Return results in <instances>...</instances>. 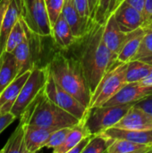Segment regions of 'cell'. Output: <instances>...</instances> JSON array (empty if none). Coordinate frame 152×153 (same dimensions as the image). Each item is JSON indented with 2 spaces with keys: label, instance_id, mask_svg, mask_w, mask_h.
Returning a JSON list of instances; mask_svg holds the SVG:
<instances>
[{
  "label": "cell",
  "instance_id": "obj_1",
  "mask_svg": "<svg viewBox=\"0 0 152 153\" xmlns=\"http://www.w3.org/2000/svg\"><path fill=\"white\" fill-rule=\"evenodd\" d=\"M104 23L92 20L89 30L78 40L81 41L77 60L89 85L91 95L102 77L116 62V56L105 45L103 34Z\"/></svg>",
  "mask_w": 152,
  "mask_h": 153
},
{
  "label": "cell",
  "instance_id": "obj_2",
  "mask_svg": "<svg viewBox=\"0 0 152 153\" xmlns=\"http://www.w3.org/2000/svg\"><path fill=\"white\" fill-rule=\"evenodd\" d=\"M47 65L55 82L89 108L91 92L78 60L57 52L53 55Z\"/></svg>",
  "mask_w": 152,
  "mask_h": 153
},
{
  "label": "cell",
  "instance_id": "obj_3",
  "mask_svg": "<svg viewBox=\"0 0 152 153\" xmlns=\"http://www.w3.org/2000/svg\"><path fill=\"white\" fill-rule=\"evenodd\" d=\"M20 120L23 121L26 125L51 130L73 127L80 122V119L76 117L50 100L44 90L27 108Z\"/></svg>",
  "mask_w": 152,
  "mask_h": 153
},
{
  "label": "cell",
  "instance_id": "obj_4",
  "mask_svg": "<svg viewBox=\"0 0 152 153\" xmlns=\"http://www.w3.org/2000/svg\"><path fill=\"white\" fill-rule=\"evenodd\" d=\"M127 65L128 63L116 62L109 68L92 93L88 108L103 106L127 83Z\"/></svg>",
  "mask_w": 152,
  "mask_h": 153
},
{
  "label": "cell",
  "instance_id": "obj_5",
  "mask_svg": "<svg viewBox=\"0 0 152 153\" xmlns=\"http://www.w3.org/2000/svg\"><path fill=\"white\" fill-rule=\"evenodd\" d=\"M134 104L101 106L90 108L84 117L85 125L90 134H97L114 127Z\"/></svg>",
  "mask_w": 152,
  "mask_h": 153
},
{
  "label": "cell",
  "instance_id": "obj_6",
  "mask_svg": "<svg viewBox=\"0 0 152 153\" xmlns=\"http://www.w3.org/2000/svg\"><path fill=\"white\" fill-rule=\"evenodd\" d=\"M48 77V67L36 66L21 90L11 112L15 116L16 119H20L27 108L36 100L39 93L44 90Z\"/></svg>",
  "mask_w": 152,
  "mask_h": 153
},
{
  "label": "cell",
  "instance_id": "obj_7",
  "mask_svg": "<svg viewBox=\"0 0 152 153\" xmlns=\"http://www.w3.org/2000/svg\"><path fill=\"white\" fill-rule=\"evenodd\" d=\"M22 17L27 26L41 37H52V25L46 0H21Z\"/></svg>",
  "mask_w": 152,
  "mask_h": 153
},
{
  "label": "cell",
  "instance_id": "obj_8",
  "mask_svg": "<svg viewBox=\"0 0 152 153\" xmlns=\"http://www.w3.org/2000/svg\"><path fill=\"white\" fill-rule=\"evenodd\" d=\"M24 26L26 37L23 41L19 46H17V48L13 52L19 67V75L28 70H32L36 66H39L38 65V61L41 54L40 39L45 38L33 32L27 26L25 22Z\"/></svg>",
  "mask_w": 152,
  "mask_h": 153
},
{
  "label": "cell",
  "instance_id": "obj_9",
  "mask_svg": "<svg viewBox=\"0 0 152 153\" xmlns=\"http://www.w3.org/2000/svg\"><path fill=\"white\" fill-rule=\"evenodd\" d=\"M45 93L47 97L56 104L61 108L76 117L78 119H82L88 110V108L81 103L75 97L59 86L48 71V77L45 85Z\"/></svg>",
  "mask_w": 152,
  "mask_h": 153
},
{
  "label": "cell",
  "instance_id": "obj_10",
  "mask_svg": "<svg viewBox=\"0 0 152 153\" xmlns=\"http://www.w3.org/2000/svg\"><path fill=\"white\" fill-rule=\"evenodd\" d=\"M152 95L151 85H145L140 82L126 83L115 96L103 106H116L125 104H136L143 99Z\"/></svg>",
  "mask_w": 152,
  "mask_h": 153
},
{
  "label": "cell",
  "instance_id": "obj_11",
  "mask_svg": "<svg viewBox=\"0 0 152 153\" xmlns=\"http://www.w3.org/2000/svg\"><path fill=\"white\" fill-rule=\"evenodd\" d=\"M113 14L121 30L125 33H130L142 27V13L125 3L121 4Z\"/></svg>",
  "mask_w": 152,
  "mask_h": 153
},
{
  "label": "cell",
  "instance_id": "obj_12",
  "mask_svg": "<svg viewBox=\"0 0 152 153\" xmlns=\"http://www.w3.org/2000/svg\"><path fill=\"white\" fill-rule=\"evenodd\" d=\"M114 127L129 130L152 129V115L134 104Z\"/></svg>",
  "mask_w": 152,
  "mask_h": 153
},
{
  "label": "cell",
  "instance_id": "obj_13",
  "mask_svg": "<svg viewBox=\"0 0 152 153\" xmlns=\"http://www.w3.org/2000/svg\"><path fill=\"white\" fill-rule=\"evenodd\" d=\"M127 34L128 33H125L121 30L113 13L107 18L104 22L102 39L105 45L116 56H117L118 52L123 47Z\"/></svg>",
  "mask_w": 152,
  "mask_h": 153
},
{
  "label": "cell",
  "instance_id": "obj_14",
  "mask_svg": "<svg viewBox=\"0 0 152 153\" xmlns=\"http://www.w3.org/2000/svg\"><path fill=\"white\" fill-rule=\"evenodd\" d=\"M62 14L72 29L74 37L80 39L90 29L92 20L83 19L78 13L74 0H65L62 10Z\"/></svg>",
  "mask_w": 152,
  "mask_h": 153
},
{
  "label": "cell",
  "instance_id": "obj_15",
  "mask_svg": "<svg viewBox=\"0 0 152 153\" xmlns=\"http://www.w3.org/2000/svg\"><path fill=\"white\" fill-rule=\"evenodd\" d=\"M31 70H28L18 75L1 93H0V115L11 112L13 106L22 89L24 83L28 80Z\"/></svg>",
  "mask_w": 152,
  "mask_h": 153
},
{
  "label": "cell",
  "instance_id": "obj_16",
  "mask_svg": "<svg viewBox=\"0 0 152 153\" xmlns=\"http://www.w3.org/2000/svg\"><path fill=\"white\" fill-rule=\"evenodd\" d=\"M22 7L21 0H10L9 5L4 14L2 30L0 33V53L2 54L5 49L8 35L14 24L22 17Z\"/></svg>",
  "mask_w": 152,
  "mask_h": 153
},
{
  "label": "cell",
  "instance_id": "obj_17",
  "mask_svg": "<svg viewBox=\"0 0 152 153\" xmlns=\"http://www.w3.org/2000/svg\"><path fill=\"white\" fill-rule=\"evenodd\" d=\"M145 34V29L141 27L127 34L126 39L116 56V62L129 63L138 52L142 40Z\"/></svg>",
  "mask_w": 152,
  "mask_h": 153
},
{
  "label": "cell",
  "instance_id": "obj_18",
  "mask_svg": "<svg viewBox=\"0 0 152 153\" xmlns=\"http://www.w3.org/2000/svg\"><path fill=\"white\" fill-rule=\"evenodd\" d=\"M55 130L25 124V145L28 153H35L44 148L50 134Z\"/></svg>",
  "mask_w": 152,
  "mask_h": 153
},
{
  "label": "cell",
  "instance_id": "obj_19",
  "mask_svg": "<svg viewBox=\"0 0 152 153\" xmlns=\"http://www.w3.org/2000/svg\"><path fill=\"white\" fill-rule=\"evenodd\" d=\"M112 139H124L137 143L152 145V129L149 130H129L111 127L103 132Z\"/></svg>",
  "mask_w": 152,
  "mask_h": 153
},
{
  "label": "cell",
  "instance_id": "obj_20",
  "mask_svg": "<svg viewBox=\"0 0 152 153\" xmlns=\"http://www.w3.org/2000/svg\"><path fill=\"white\" fill-rule=\"evenodd\" d=\"M52 38L55 43L63 49H67L77 42V39L62 13L52 26Z\"/></svg>",
  "mask_w": 152,
  "mask_h": 153
},
{
  "label": "cell",
  "instance_id": "obj_21",
  "mask_svg": "<svg viewBox=\"0 0 152 153\" xmlns=\"http://www.w3.org/2000/svg\"><path fill=\"white\" fill-rule=\"evenodd\" d=\"M19 75V67L14 55L4 51L0 56V93Z\"/></svg>",
  "mask_w": 152,
  "mask_h": 153
},
{
  "label": "cell",
  "instance_id": "obj_22",
  "mask_svg": "<svg viewBox=\"0 0 152 153\" xmlns=\"http://www.w3.org/2000/svg\"><path fill=\"white\" fill-rule=\"evenodd\" d=\"M90 135V133L89 132L86 125L84 117L80 120L78 124H76L74 126L72 127L71 131L69 132L68 135L66 136L64 143L53 149L54 153H68L71 149H73L81 140L85 138L86 136Z\"/></svg>",
  "mask_w": 152,
  "mask_h": 153
},
{
  "label": "cell",
  "instance_id": "obj_23",
  "mask_svg": "<svg viewBox=\"0 0 152 153\" xmlns=\"http://www.w3.org/2000/svg\"><path fill=\"white\" fill-rule=\"evenodd\" d=\"M0 152L28 153L25 145V123L23 121L20 120L18 126L2 150H0Z\"/></svg>",
  "mask_w": 152,
  "mask_h": 153
},
{
  "label": "cell",
  "instance_id": "obj_24",
  "mask_svg": "<svg viewBox=\"0 0 152 153\" xmlns=\"http://www.w3.org/2000/svg\"><path fill=\"white\" fill-rule=\"evenodd\" d=\"M107 153H150L152 145L142 144L124 139H113Z\"/></svg>",
  "mask_w": 152,
  "mask_h": 153
},
{
  "label": "cell",
  "instance_id": "obj_25",
  "mask_svg": "<svg viewBox=\"0 0 152 153\" xmlns=\"http://www.w3.org/2000/svg\"><path fill=\"white\" fill-rule=\"evenodd\" d=\"M152 71V65L141 60H132L128 63L126 70V82H142Z\"/></svg>",
  "mask_w": 152,
  "mask_h": 153
},
{
  "label": "cell",
  "instance_id": "obj_26",
  "mask_svg": "<svg viewBox=\"0 0 152 153\" xmlns=\"http://www.w3.org/2000/svg\"><path fill=\"white\" fill-rule=\"evenodd\" d=\"M25 37H26V31H25L24 22L22 17H21L14 24V26L13 27L12 30L8 35L4 51L13 53V50L17 48V46H19L23 41Z\"/></svg>",
  "mask_w": 152,
  "mask_h": 153
},
{
  "label": "cell",
  "instance_id": "obj_27",
  "mask_svg": "<svg viewBox=\"0 0 152 153\" xmlns=\"http://www.w3.org/2000/svg\"><path fill=\"white\" fill-rule=\"evenodd\" d=\"M113 139L108 137L106 134L99 133L92 134L88 145L82 153H104L108 152V147L113 143Z\"/></svg>",
  "mask_w": 152,
  "mask_h": 153
},
{
  "label": "cell",
  "instance_id": "obj_28",
  "mask_svg": "<svg viewBox=\"0 0 152 153\" xmlns=\"http://www.w3.org/2000/svg\"><path fill=\"white\" fill-rule=\"evenodd\" d=\"M115 3L116 0H99L92 20L99 23H104L107 18L113 13Z\"/></svg>",
  "mask_w": 152,
  "mask_h": 153
},
{
  "label": "cell",
  "instance_id": "obj_29",
  "mask_svg": "<svg viewBox=\"0 0 152 153\" xmlns=\"http://www.w3.org/2000/svg\"><path fill=\"white\" fill-rule=\"evenodd\" d=\"M144 29V37L142 40L140 48L133 60H137L142 57L152 56V27H147Z\"/></svg>",
  "mask_w": 152,
  "mask_h": 153
},
{
  "label": "cell",
  "instance_id": "obj_30",
  "mask_svg": "<svg viewBox=\"0 0 152 153\" xmlns=\"http://www.w3.org/2000/svg\"><path fill=\"white\" fill-rule=\"evenodd\" d=\"M71 129H72V127H64V128L55 130L50 134L47 141L46 142V143L44 145V148L53 150V149L60 146L64 143V141L65 140V138L68 135Z\"/></svg>",
  "mask_w": 152,
  "mask_h": 153
},
{
  "label": "cell",
  "instance_id": "obj_31",
  "mask_svg": "<svg viewBox=\"0 0 152 153\" xmlns=\"http://www.w3.org/2000/svg\"><path fill=\"white\" fill-rule=\"evenodd\" d=\"M65 1V0H47V9L52 26L62 13Z\"/></svg>",
  "mask_w": 152,
  "mask_h": 153
},
{
  "label": "cell",
  "instance_id": "obj_32",
  "mask_svg": "<svg viewBox=\"0 0 152 153\" xmlns=\"http://www.w3.org/2000/svg\"><path fill=\"white\" fill-rule=\"evenodd\" d=\"M76 9L80 15L86 20L91 19V11L90 7V0H74Z\"/></svg>",
  "mask_w": 152,
  "mask_h": 153
},
{
  "label": "cell",
  "instance_id": "obj_33",
  "mask_svg": "<svg viewBox=\"0 0 152 153\" xmlns=\"http://www.w3.org/2000/svg\"><path fill=\"white\" fill-rule=\"evenodd\" d=\"M143 28H147L152 25V0H145L143 11Z\"/></svg>",
  "mask_w": 152,
  "mask_h": 153
},
{
  "label": "cell",
  "instance_id": "obj_34",
  "mask_svg": "<svg viewBox=\"0 0 152 153\" xmlns=\"http://www.w3.org/2000/svg\"><path fill=\"white\" fill-rule=\"evenodd\" d=\"M16 119L15 116L12 112L4 113L3 115H0V134L7 128L14 120Z\"/></svg>",
  "mask_w": 152,
  "mask_h": 153
},
{
  "label": "cell",
  "instance_id": "obj_35",
  "mask_svg": "<svg viewBox=\"0 0 152 153\" xmlns=\"http://www.w3.org/2000/svg\"><path fill=\"white\" fill-rule=\"evenodd\" d=\"M91 136H92V134H90V135H89V136H86L85 138H83L82 140H81L73 149H71L70 151H69V152L68 153H82L83 152V151H84V149L86 148V146L88 145V143H89V142H90V138H91Z\"/></svg>",
  "mask_w": 152,
  "mask_h": 153
},
{
  "label": "cell",
  "instance_id": "obj_36",
  "mask_svg": "<svg viewBox=\"0 0 152 153\" xmlns=\"http://www.w3.org/2000/svg\"><path fill=\"white\" fill-rule=\"evenodd\" d=\"M138 108L143 109L144 111L148 112L149 114L152 115V95L143 99L142 100L137 102L135 104Z\"/></svg>",
  "mask_w": 152,
  "mask_h": 153
},
{
  "label": "cell",
  "instance_id": "obj_37",
  "mask_svg": "<svg viewBox=\"0 0 152 153\" xmlns=\"http://www.w3.org/2000/svg\"><path fill=\"white\" fill-rule=\"evenodd\" d=\"M9 3H10V0H0V33H1V30H2L4 14H5V12L9 5Z\"/></svg>",
  "mask_w": 152,
  "mask_h": 153
},
{
  "label": "cell",
  "instance_id": "obj_38",
  "mask_svg": "<svg viewBox=\"0 0 152 153\" xmlns=\"http://www.w3.org/2000/svg\"><path fill=\"white\" fill-rule=\"evenodd\" d=\"M123 3L127 4L134 7L135 9H137L141 13H142L143 7H144V4H145V0H125Z\"/></svg>",
  "mask_w": 152,
  "mask_h": 153
},
{
  "label": "cell",
  "instance_id": "obj_39",
  "mask_svg": "<svg viewBox=\"0 0 152 153\" xmlns=\"http://www.w3.org/2000/svg\"><path fill=\"white\" fill-rule=\"evenodd\" d=\"M99 0H90V11H91V19L93 16V13L95 12V9L98 5Z\"/></svg>",
  "mask_w": 152,
  "mask_h": 153
},
{
  "label": "cell",
  "instance_id": "obj_40",
  "mask_svg": "<svg viewBox=\"0 0 152 153\" xmlns=\"http://www.w3.org/2000/svg\"><path fill=\"white\" fill-rule=\"evenodd\" d=\"M142 82V83H143V84H145V85H151L152 86V71L149 74V75L145 78V79H143L142 82Z\"/></svg>",
  "mask_w": 152,
  "mask_h": 153
},
{
  "label": "cell",
  "instance_id": "obj_41",
  "mask_svg": "<svg viewBox=\"0 0 152 153\" xmlns=\"http://www.w3.org/2000/svg\"><path fill=\"white\" fill-rule=\"evenodd\" d=\"M137 60H141L142 62H145L149 65H152V56H145V57H142L140 59H137Z\"/></svg>",
  "mask_w": 152,
  "mask_h": 153
},
{
  "label": "cell",
  "instance_id": "obj_42",
  "mask_svg": "<svg viewBox=\"0 0 152 153\" xmlns=\"http://www.w3.org/2000/svg\"><path fill=\"white\" fill-rule=\"evenodd\" d=\"M124 1H125V0H116L115 6H114V10H113V13H114V12H115V11H116L119 6H120V4H121ZM112 13H111V14H112Z\"/></svg>",
  "mask_w": 152,
  "mask_h": 153
},
{
  "label": "cell",
  "instance_id": "obj_43",
  "mask_svg": "<svg viewBox=\"0 0 152 153\" xmlns=\"http://www.w3.org/2000/svg\"><path fill=\"white\" fill-rule=\"evenodd\" d=\"M150 27H152V25H151V26H150Z\"/></svg>",
  "mask_w": 152,
  "mask_h": 153
},
{
  "label": "cell",
  "instance_id": "obj_44",
  "mask_svg": "<svg viewBox=\"0 0 152 153\" xmlns=\"http://www.w3.org/2000/svg\"><path fill=\"white\" fill-rule=\"evenodd\" d=\"M0 56H1V53H0Z\"/></svg>",
  "mask_w": 152,
  "mask_h": 153
},
{
  "label": "cell",
  "instance_id": "obj_45",
  "mask_svg": "<svg viewBox=\"0 0 152 153\" xmlns=\"http://www.w3.org/2000/svg\"><path fill=\"white\" fill-rule=\"evenodd\" d=\"M46 2H47V0H46Z\"/></svg>",
  "mask_w": 152,
  "mask_h": 153
}]
</instances>
